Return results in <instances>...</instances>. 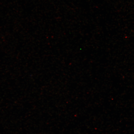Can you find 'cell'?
Here are the masks:
<instances>
[]
</instances>
